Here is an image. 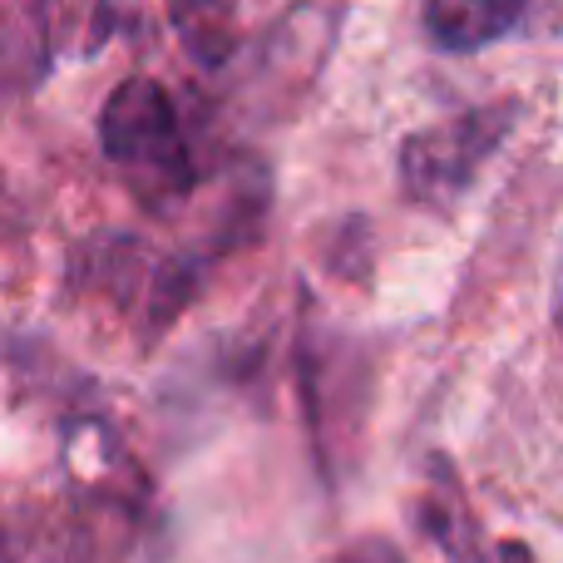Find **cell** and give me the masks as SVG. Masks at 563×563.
I'll return each instance as SVG.
<instances>
[{
    "label": "cell",
    "mask_w": 563,
    "mask_h": 563,
    "mask_svg": "<svg viewBox=\"0 0 563 563\" xmlns=\"http://www.w3.org/2000/svg\"><path fill=\"white\" fill-rule=\"evenodd\" d=\"M341 20H346V0H291L282 10V20L263 40L253 79V95L267 119L287 114L291 104L311 95V85L321 79L331 49H336Z\"/></svg>",
    "instance_id": "3957f363"
},
{
    "label": "cell",
    "mask_w": 563,
    "mask_h": 563,
    "mask_svg": "<svg viewBox=\"0 0 563 563\" xmlns=\"http://www.w3.org/2000/svg\"><path fill=\"white\" fill-rule=\"evenodd\" d=\"M525 5L529 0H426V40L445 55H470L509 35Z\"/></svg>",
    "instance_id": "277c9868"
},
{
    "label": "cell",
    "mask_w": 563,
    "mask_h": 563,
    "mask_svg": "<svg viewBox=\"0 0 563 563\" xmlns=\"http://www.w3.org/2000/svg\"><path fill=\"white\" fill-rule=\"evenodd\" d=\"M380 563H400V559H390V554H386V559H380Z\"/></svg>",
    "instance_id": "8992f818"
},
{
    "label": "cell",
    "mask_w": 563,
    "mask_h": 563,
    "mask_svg": "<svg viewBox=\"0 0 563 563\" xmlns=\"http://www.w3.org/2000/svg\"><path fill=\"white\" fill-rule=\"evenodd\" d=\"M99 144L114 164L148 174L154 184H188V144L178 109L158 79H124L114 95L104 99L99 114Z\"/></svg>",
    "instance_id": "7a4b0ae2"
},
{
    "label": "cell",
    "mask_w": 563,
    "mask_h": 563,
    "mask_svg": "<svg viewBox=\"0 0 563 563\" xmlns=\"http://www.w3.org/2000/svg\"><path fill=\"white\" fill-rule=\"evenodd\" d=\"M515 104H485L465 109L455 119L426 124L400 144V178L420 203H450L460 198L475 174L495 158V148L505 144V134L515 129Z\"/></svg>",
    "instance_id": "6da1fadb"
},
{
    "label": "cell",
    "mask_w": 563,
    "mask_h": 563,
    "mask_svg": "<svg viewBox=\"0 0 563 563\" xmlns=\"http://www.w3.org/2000/svg\"><path fill=\"white\" fill-rule=\"evenodd\" d=\"M184 49L203 69H223L238 49V10L228 0H164Z\"/></svg>",
    "instance_id": "5b68a950"
}]
</instances>
